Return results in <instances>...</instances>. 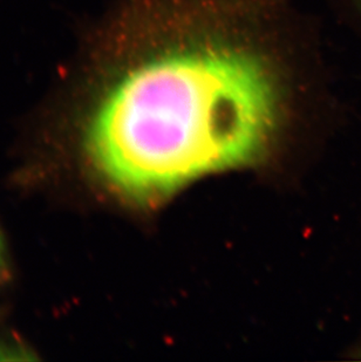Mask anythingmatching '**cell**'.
<instances>
[{
  "instance_id": "7a4b0ae2",
  "label": "cell",
  "mask_w": 361,
  "mask_h": 362,
  "mask_svg": "<svg viewBox=\"0 0 361 362\" xmlns=\"http://www.w3.org/2000/svg\"><path fill=\"white\" fill-rule=\"evenodd\" d=\"M6 271V251H5V246H4L3 236L0 233V279L5 277Z\"/></svg>"
},
{
  "instance_id": "6da1fadb",
  "label": "cell",
  "mask_w": 361,
  "mask_h": 362,
  "mask_svg": "<svg viewBox=\"0 0 361 362\" xmlns=\"http://www.w3.org/2000/svg\"><path fill=\"white\" fill-rule=\"evenodd\" d=\"M276 85L253 52L224 41L176 45L130 66L101 100L86 149L116 192L164 199L246 165L276 123Z\"/></svg>"
}]
</instances>
